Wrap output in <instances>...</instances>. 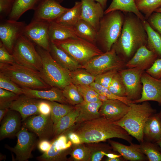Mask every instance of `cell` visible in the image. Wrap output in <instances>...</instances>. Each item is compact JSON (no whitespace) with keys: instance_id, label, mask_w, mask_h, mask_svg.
<instances>
[{"instance_id":"cell-15","label":"cell","mask_w":161,"mask_h":161,"mask_svg":"<svg viewBox=\"0 0 161 161\" xmlns=\"http://www.w3.org/2000/svg\"><path fill=\"white\" fill-rule=\"evenodd\" d=\"M51 146L47 152L36 157L40 161H62L67 160L66 156L72 150V143L65 134H61L51 142Z\"/></svg>"},{"instance_id":"cell-35","label":"cell","mask_w":161,"mask_h":161,"mask_svg":"<svg viewBox=\"0 0 161 161\" xmlns=\"http://www.w3.org/2000/svg\"><path fill=\"white\" fill-rule=\"evenodd\" d=\"M72 83L76 86L90 85L95 82V76L82 68L70 71Z\"/></svg>"},{"instance_id":"cell-40","label":"cell","mask_w":161,"mask_h":161,"mask_svg":"<svg viewBox=\"0 0 161 161\" xmlns=\"http://www.w3.org/2000/svg\"><path fill=\"white\" fill-rule=\"evenodd\" d=\"M75 145L70 154L72 159L76 161H90L91 149L82 143Z\"/></svg>"},{"instance_id":"cell-11","label":"cell","mask_w":161,"mask_h":161,"mask_svg":"<svg viewBox=\"0 0 161 161\" xmlns=\"http://www.w3.org/2000/svg\"><path fill=\"white\" fill-rule=\"evenodd\" d=\"M143 70L139 68L121 69L118 71L124 84L126 97L134 101L141 97L142 85L141 78Z\"/></svg>"},{"instance_id":"cell-36","label":"cell","mask_w":161,"mask_h":161,"mask_svg":"<svg viewBox=\"0 0 161 161\" xmlns=\"http://www.w3.org/2000/svg\"><path fill=\"white\" fill-rule=\"evenodd\" d=\"M142 152L149 161H161V152L156 143L144 140L140 144Z\"/></svg>"},{"instance_id":"cell-43","label":"cell","mask_w":161,"mask_h":161,"mask_svg":"<svg viewBox=\"0 0 161 161\" xmlns=\"http://www.w3.org/2000/svg\"><path fill=\"white\" fill-rule=\"evenodd\" d=\"M84 101L87 102L100 101L97 98L98 94L90 85L76 86Z\"/></svg>"},{"instance_id":"cell-16","label":"cell","mask_w":161,"mask_h":161,"mask_svg":"<svg viewBox=\"0 0 161 161\" xmlns=\"http://www.w3.org/2000/svg\"><path fill=\"white\" fill-rule=\"evenodd\" d=\"M141 81L142 85L141 96L139 99L134 101V102L138 103L153 101L161 105V79H157L144 72Z\"/></svg>"},{"instance_id":"cell-6","label":"cell","mask_w":161,"mask_h":161,"mask_svg":"<svg viewBox=\"0 0 161 161\" xmlns=\"http://www.w3.org/2000/svg\"><path fill=\"white\" fill-rule=\"evenodd\" d=\"M124 17V12L117 10L104 14L101 19L97 32L96 43H100L105 52L112 49L119 37Z\"/></svg>"},{"instance_id":"cell-31","label":"cell","mask_w":161,"mask_h":161,"mask_svg":"<svg viewBox=\"0 0 161 161\" xmlns=\"http://www.w3.org/2000/svg\"><path fill=\"white\" fill-rule=\"evenodd\" d=\"M82 3L76 1L73 7L63 13L54 21L65 26L73 27L80 19Z\"/></svg>"},{"instance_id":"cell-29","label":"cell","mask_w":161,"mask_h":161,"mask_svg":"<svg viewBox=\"0 0 161 161\" xmlns=\"http://www.w3.org/2000/svg\"><path fill=\"white\" fill-rule=\"evenodd\" d=\"M120 10L124 13H132L143 21L146 20L144 15L139 10L134 0H112L109 7L104 11V14L115 10Z\"/></svg>"},{"instance_id":"cell-61","label":"cell","mask_w":161,"mask_h":161,"mask_svg":"<svg viewBox=\"0 0 161 161\" xmlns=\"http://www.w3.org/2000/svg\"><path fill=\"white\" fill-rule=\"evenodd\" d=\"M157 115H158V116L159 117V118L161 122V110H160V112H159L158 113H157Z\"/></svg>"},{"instance_id":"cell-5","label":"cell","mask_w":161,"mask_h":161,"mask_svg":"<svg viewBox=\"0 0 161 161\" xmlns=\"http://www.w3.org/2000/svg\"><path fill=\"white\" fill-rule=\"evenodd\" d=\"M0 72L21 88L45 90L50 87L42 78L39 72L16 62L0 63Z\"/></svg>"},{"instance_id":"cell-34","label":"cell","mask_w":161,"mask_h":161,"mask_svg":"<svg viewBox=\"0 0 161 161\" xmlns=\"http://www.w3.org/2000/svg\"><path fill=\"white\" fill-rule=\"evenodd\" d=\"M73 28L78 37L96 44L97 32L89 23L80 19Z\"/></svg>"},{"instance_id":"cell-20","label":"cell","mask_w":161,"mask_h":161,"mask_svg":"<svg viewBox=\"0 0 161 161\" xmlns=\"http://www.w3.org/2000/svg\"><path fill=\"white\" fill-rule=\"evenodd\" d=\"M129 109V106L121 101L108 99L103 102L99 112L101 117L115 122L122 118Z\"/></svg>"},{"instance_id":"cell-7","label":"cell","mask_w":161,"mask_h":161,"mask_svg":"<svg viewBox=\"0 0 161 161\" xmlns=\"http://www.w3.org/2000/svg\"><path fill=\"white\" fill-rule=\"evenodd\" d=\"M81 65L103 53L96 45L79 37L51 41Z\"/></svg>"},{"instance_id":"cell-53","label":"cell","mask_w":161,"mask_h":161,"mask_svg":"<svg viewBox=\"0 0 161 161\" xmlns=\"http://www.w3.org/2000/svg\"><path fill=\"white\" fill-rule=\"evenodd\" d=\"M69 140L74 145L81 144L80 137L75 132H70L67 135Z\"/></svg>"},{"instance_id":"cell-22","label":"cell","mask_w":161,"mask_h":161,"mask_svg":"<svg viewBox=\"0 0 161 161\" xmlns=\"http://www.w3.org/2000/svg\"><path fill=\"white\" fill-rule=\"evenodd\" d=\"M158 58L157 55L146 45L140 47L126 64L128 68H139L144 70L149 68Z\"/></svg>"},{"instance_id":"cell-2","label":"cell","mask_w":161,"mask_h":161,"mask_svg":"<svg viewBox=\"0 0 161 161\" xmlns=\"http://www.w3.org/2000/svg\"><path fill=\"white\" fill-rule=\"evenodd\" d=\"M80 124L74 132L80 137L81 143H97L114 138L132 143V136L125 129L103 117Z\"/></svg>"},{"instance_id":"cell-44","label":"cell","mask_w":161,"mask_h":161,"mask_svg":"<svg viewBox=\"0 0 161 161\" xmlns=\"http://www.w3.org/2000/svg\"><path fill=\"white\" fill-rule=\"evenodd\" d=\"M0 88L12 92L18 95L23 94L22 88L0 72Z\"/></svg>"},{"instance_id":"cell-41","label":"cell","mask_w":161,"mask_h":161,"mask_svg":"<svg viewBox=\"0 0 161 161\" xmlns=\"http://www.w3.org/2000/svg\"><path fill=\"white\" fill-rule=\"evenodd\" d=\"M108 89L112 94L116 96L126 97L125 87L118 71L114 76Z\"/></svg>"},{"instance_id":"cell-33","label":"cell","mask_w":161,"mask_h":161,"mask_svg":"<svg viewBox=\"0 0 161 161\" xmlns=\"http://www.w3.org/2000/svg\"><path fill=\"white\" fill-rule=\"evenodd\" d=\"M143 23L147 35V47L154 52L158 58H161V35L151 27L146 20Z\"/></svg>"},{"instance_id":"cell-8","label":"cell","mask_w":161,"mask_h":161,"mask_svg":"<svg viewBox=\"0 0 161 161\" xmlns=\"http://www.w3.org/2000/svg\"><path fill=\"white\" fill-rule=\"evenodd\" d=\"M12 54L16 63L39 72L42 66V60L33 42L21 35L16 41Z\"/></svg>"},{"instance_id":"cell-26","label":"cell","mask_w":161,"mask_h":161,"mask_svg":"<svg viewBox=\"0 0 161 161\" xmlns=\"http://www.w3.org/2000/svg\"><path fill=\"white\" fill-rule=\"evenodd\" d=\"M49 51L53 59L59 64L69 71L80 68L81 65L51 41Z\"/></svg>"},{"instance_id":"cell-57","label":"cell","mask_w":161,"mask_h":161,"mask_svg":"<svg viewBox=\"0 0 161 161\" xmlns=\"http://www.w3.org/2000/svg\"><path fill=\"white\" fill-rule=\"evenodd\" d=\"M99 3L104 9L106 8L108 0H93Z\"/></svg>"},{"instance_id":"cell-14","label":"cell","mask_w":161,"mask_h":161,"mask_svg":"<svg viewBox=\"0 0 161 161\" xmlns=\"http://www.w3.org/2000/svg\"><path fill=\"white\" fill-rule=\"evenodd\" d=\"M22 122V126L34 133L39 140H49L53 135V123L51 115H33Z\"/></svg>"},{"instance_id":"cell-3","label":"cell","mask_w":161,"mask_h":161,"mask_svg":"<svg viewBox=\"0 0 161 161\" xmlns=\"http://www.w3.org/2000/svg\"><path fill=\"white\" fill-rule=\"evenodd\" d=\"M129 106V110L126 115L120 120L113 122L140 143L144 140L143 130L145 123L156 111L148 101L141 104L132 102Z\"/></svg>"},{"instance_id":"cell-62","label":"cell","mask_w":161,"mask_h":161,"mask_svg":"<svg viewBox=\"0 0 161 161\" xmlns=\"http://www.w3.org/2000/svg\"><path fill=\"white\" fill-rule=\"evenodd\" d=\"M155 12H158L161 13V7L156 10Z\"/></svg>"},{"instance_id":"cell-24","label":"cell","mask_w":161,"mask_h":161,"mask_svg":"<svg viewBox=\"0 0 161 161\" xmlns=\"http://www.w3.org/2000/svg\"><path fill=\"white\" fill-rule=\"evenodd\" d=\"M109 143L114 151L118 152L124 159L130 161H144L147 159L142 152L140 145L131 143L128 146L110 140Z\"/></svg>"},{"instance_id":"cell-54","label":"cell","mask_w":161,"mask_h":161,"mask_svg":"<svg viewBox=\"0 0 161 161\" xmlns=\"http://www.w3.org/2000/svg\"><path fill=\"white\" fill-rule=\"evenodd\" d=\"M104 150H98L92 151L90 157V161H100L104 155L103 153V151Z\"/></svg>"},{"instance_id":"cell-39","label":"cell","mask_w":161,"mask_h":161,"mask_svg":"<svg viewBox=\"0 0 161 161\" xmlns=\"http://www.w3.org/2000/svg\"><path fill=\"white\" fill-rule=\"evenodd\" d=\"M62 91L64 96L69 104L75 106L84 101L77 86L72 83L66 86Z\"/></svg>"},{"instance_id":"cell-48","label":"cell","mask_w":161,"mask_h":161,"mask_svg":"<svg viewBox=\"0 0 161 161\" xmlns=\"http://www.w3.org/2000/svg\"><path fill=\"white\" fill-rule=\"evenodd\" d=\"M146 20L151 27L161 35V13L154 12Z\"/></svg>"},{"instance_id":"cell-17","label":"cell","mask_w":161,"mask_h":161,"mask_svg":"<svg viewBox=\"0 0 161 161\" xmlns=\"http://www.w3.org/2000/svg\"><path fill=\"white\" fill-rule=\"evenodd\" d=\"M69 8L63 7L56 0H43L34 10L32 19L55 21Z\"/></svg>"},{"instance_id":"cell-42","label":"cell","mask_w":161,"mask_h":161,"mask_svg":"<svg viewBox=\"0 0 161 161\" xmlns=\"http://www.w3.org/2000/svg\"><path fill=\"white\" fill-rule=\"evenodd\" d=\"M90 85L98 94H102L106 96L109 99L119 100L129 105L131 103L134 102V101L129 100L126 97H120L114 95L108 88L95 82Z\"/></svg>"},{"instance_id":"cell-46","label":"cell","mask_w":161,"mask_h":161,"mask_svg":"<svg viewBox=\"0 0 161 161\" xmlns=\"http://www.w3.org/2000/svg\"><path fill=\"white\" fill-rule=\"evenodd\" d=\"M118 71L112 70L98 75L95 76V82L108 88L114 76Z\"/></svg>"},{"instance_id":"cell-49","label":"cell","mask_w":161,"mask_h":161,"mask_svg":"<svg viewBox=\"0 0 161 161\" xmlns=\"http://www.w3.org/2000/svg\"><path fill=\"white\" fill-rule=\"evenodd\" d=\"M146 72L155 78L161 79V58H157Z\"/></svg>"},{"instance_id":"cell-19","label":"cell","mask_w":161,"mask_h":161,"mask_svg":"<svg viewBox=\"0 0 161 161\" xmlns=\"http://www.w3.org/2000/svg\"><path fill=\"white\" fill-rule=\"evenodd\" d=\"M41 100L31 97L23 94L19 95L11 103L9 109L18 112L23 122L30 116L40 114L38 106Z\"/></svg>"},{"instance_id":"cell-30","label":"cell","mask_w":161,"mask_h":161,"mask_svg":"<svg viewBox=\"0 0 161 161\" xmlns=\"http://www.w3.org/2000/svg\"><path fill=\"white\" fill-rule=\"evenodd\" d=\"M43 0H16L8 19L18 21L25 12L35 10Z\"/></svg>"},{"instance_id":"cell-23","label":"cell","mask_w":161,"mask_h":161,"mask_svg":"<svg viewBox=\"0 0 161 161\" xmlns=\"http://www.w3.org/2000/svg\"><path fill=\"white\" fill-rule=\"evenodd\" d=\"M23 94L30 97L55 101L63 104H68L64 96L62 90L52 87L49 90L35 89L27 88H22Z\"/></svg>"},{"instance_id":"cell-21","label":"cell","mask_w":161,"mask_h":161,"mask_svg":"<svg viewBox=\"0 0 161 161\" xmlns=\"http://www.w3.org/2000/svg\"><path fill=\"white\" fill-rule=\"evenodd\" d=\"M0 128V140L16 136L21 129L22 119L17 112L9 109L2 120Z\"/></svg>"},{"instance_id":"cell-55","label":"cell","mask_w":161,"mask_h":161,"mask_svg":"<svg viewBox=\"0 0 161 161\" xmlns=\"http://www.w3.org/2000/svg\"><path fill=\"white\" fill-rule=\"evenodd\" d=\"M103 153L108 158H120L122 156L120 155H118L110 153L104 151H103Z\"/></svg>"},{"instance_id":"cell-32","label":"cell","mask_w":161,"mask_h":161,"mask_svg":"<svg viewBox=\"0 0 161 161\" xmlns=\"http://www.w3.org/2000/svg\"><path fill=\"white\" fill-rule=\"evenodd\" d=\"M74 106L73 110L53 124V136L55 137L63 134L75 123L79 110L77 108Z\"/></svg>"},{"instance_id":"cell-52","label":"cell","mask_w":161,"mask_h":161,"mask_svg":"<svg viewBox=\"0 0 161 161\" xmlns=\"http://www.w3.org/2000/svg\"><path fill=\"white\" fill-rule=\"evenodd\" d=\"M52 143L47 139L39 140L38 144V147L39 150L43 153L47 152L50 149Z\"/></svg>"},{"instance_id":"cell-9","label":"cell","mask_w":161,"mask_h":161,"mask_svg":"<svg viewBox=\"0 0 161 161\" xmlns=\"http://www.w3.org/2000/svg\"><path fill=\"white\" fill-rule=\"evenodd\" d=\"M124 60L112 48L110 50L93 58L81 65L80 68L85 69L96 76L108 71H118L123 69L125 65Z\"/></svg>"},{"instance_id":"cell-27","label":"cell","mask_w":161,"mask_h":161,"mask_svg":"<svg viewBox=\"0 0 161 161\" xmlns=\"http://www.w3.org/2000/svg\"><path fill=\"white\" fill-rule=\"evenodd\" d=\"M144 140L156 143L161 138V122L155 113L146 122L143 130Z\"/></svg>"},{"instance_id":"cell-45","label":"cell","mask_w":161,"mask_h":161,"mask_svg":"<svg viewBox=\"0 0 161 161\" xmlns=\"http://www.w3.org/2000/svg\"><path fill=\"white\" fill-rule=\"evenodd\" d=\"M19 95L11 91L0 88V109H9L11 103Z\"/></svg>"},{"instance_id":"cell-37","label":"cell","mask_w":161,"mask_h":161,"mask_svg":"<svg viewBox=\"0 0 161 161\" xmlns=\"http://www.w3.org/2000/svg\"><path fill=\"white\" fill-rule=\"evenodd\" d=\"M139 10L146 20L156 10L161 7V0H134Z\"/></svg>"},{"instance_id":"cell-56","label":"cell","mask_w":161,"mask_h":161,"mask_svg":"<svg viewBox=\"0 0 161 161\" xmlns=\"http://www.w3.org/2000/svg\"><path fill=\"white\" fill-rule=\"evenodd\" d=\"M9 109H0V122H1L2 120L4 117L7 112L9 110Z\"/></svg>"},{"instance_id":"cell-10","label":"cell","mask_w":161,"mask_h":161,"mask_svg":"<svg viewBox=\"0 0 161 161\" xmlns=\"http://www.w3.org/2000/svg\"><path fill=\"white\" fill-rule=\"evenodd\" d=\"M22 126L16 134L17 143L14 147L7 145L6 148L16 155L15 160L27 161L32 157V152L37 144V136Z\"/></svg>"},{"instance_id":"cell-47","label":"cell","mask_w":161,"mask_h":161,"mask_svg":"<svg viewBox=\"0 0 161 161\" xmlns=\"http://www.w3.org/2000/svg\"><path fill=\"white\" fill-rule=\"evenodd\" d=\"M16 0H0V21L8 17L10 13Z\"/></svg>"},{"instance_id":"cell-4","label":"cell","mask_w":161,"mask_h":161,"mask_svg":"<svg viewBox=\"0 0 161 161\" xmlns=\"http://www.w3.org/2000/svg\"><path fill=\"white\" fill-rule=\"evenodd\" d=\"M36 49L41 56L42 62L39 74L48 85L62 90L72 83L70 71L59 64L49 51L38 46Z\"/></svg>"},{"instance_id":"cell-25","label":"cell","mask_w":161,"mask_h":161,"mask_svg":"<svg viewBox=\"0 0 161 161\" xmlns=\"http://www.w3.org/2000/svg\"><path fill=\"white\" fill-rule=\"evenodd\" d=\"M102 103L101 101L87 102L84 100L81 103L75 106L79 110V115L75 123L80 124L101 117L99 111Z\"/></svg>"},{"instance_id":"cell-13","label":"cell","mask_w":161,"mask_h":161,"mask_svg":"<svg viewBox=\"0 0 161 161\" xmlns=\"http://www.w3.org/2000/svg\"><path fill=\"white\" fill-rule=\"evenodd\" d=\"M49 28V21L32 19L27 25L23 35L37 46L49 51L50 41Z\"/></svg>"},{"instance_id":"cell-60","label":"cell","mask_w":161,"mask_h":161,"mask_svg":"<svg viewBox=\"0 0 161 161\" xmlns=\"http://www.w3.org/2000/svg\"><path fill=\"white\" fill-rule=\"evenodd\" d=\"M156 143L160 149L161 152V138Z\"/></svg>"},{"instance_id":"cell-59","label":"cell","mask_w":161,"mask_h":161,"mask_svg":"<svg viewBox=\"0 0 161 161\" xmlns=\"http://www.w3.org/2000/svg\"><path fill=\"white\" fill-rule=\"evenodd\" d=\"M121 160L120 158H107L106 160L107 161H121Z\"/></svg>"},{"instance_id":"cell-12","label":"cell","mask_w":161,"mask_h":161,"mask_svg":"<svg viewBox=\"0 0 161 161\" xmlns=\"http://www.w3.org/2000/svg\"><path fill=\"white\" fill-rule=\"evenodd\" d=\"M27 24L24 22L9 19L1 21L0 39L8 52L12 54L16 41L23 35Z\"/></svg>"},{"instance_id":"cell-1","label":"cell","mask_w":161,"mask_h":161,"mask_svg":"<svg viewBox=\"0 0 161 161\" xmlns=\"http://www.w3.org/2000/svg\"><path fill=\"white\" fill-rule=\"evenodd\" d=\"M124 13L120 35L112 48L124 60H129L140 47L146 45L147 37L143 21L133 13Z\"/></svg>"},{"instance_id":"cell-18","label":"cell","mask_w":161,"mask_h":161,"mask_svg":"<svg viewBox=\"0 0 161 161\" xmlns=\"http://www.w3.org/2000/svg\"><path fill=\"white\" fill-rule=\"evenodd\" d=\"M81 10L80 19L86 21L97 31L99 30L101 19L104 15V9L93 0H80Z\"/></svg>"},{"instance_id":"cell-58","label":"cell","mask_w":161,"mask_h":161,"mask_svg":"<svg viewBox=\"0 0 161 161\" xmlns=\"http://www.w3.org/2000/svg\"><path fill=\"white\" fill-rule=\"evenodd\" d=\"M97 98L102 102H103L109 99L106 96L102 94H98Z\"/></svg>"},{"instance_id":"cell-51","label":"cell","mask_w":161,"mask_h":161,"mask_svg":"<svg viewBox=\"0 0 161 161\" xmlns=\"http://www.w3.org/2000/svg\"><path fill=\"white\" fill-rule=\"evenodd\" d=\"M38 109L40 114L45 116L50 115L51 106L49 101L41 100L38 103Z\"/></svg>"},{"instance_id":"cell-50","label":"cell","mask_w":161,"mask_h":161,"mask_svg":"<svg viewBox=\"0 0 161 161\" xmlns=\"http://www.w3.org/2000/svg\"><path fill=\"white\" fill-rule=\"evenodd\" d=\"M15 62L14 57L0 41V63L11 64Z\"/></svg>"},{"instance_id":"cell-38","label":"cell","mask_w":161,"mask_h":161,"mask_svg":"<svg viewBox=\"0 0 161 161\" xmlns=\"http://www.w3.org/2000/svg\"><path fill=\"white\" fill-rule=\"evenodd\" d=\"M49 101L51 106V117L53 124L75 108V106L68 104H63L55 101Z\"/></svg>"},{"instance_id":"cell-28","label":"cell","mask_w":161,"mask_h":161,"mask_svg":"<svg viewBox=\"0 0 161 161\" xmlns=\"http://www.w3.org/2000/svg\"><path fill=\"white\" fill-rule=\"evenodd\" d=\"M49 35L50 41L78 37L73 27L62 25L54 21H49Z\"/></svg>"},{"instance_id":"cell-63","label":"cell","mask_w":161,"mask_h":161,"mask_svg":"<svg viewBox=\"0 0 161 161\" xmlns=\"http://www.w3.org/2000/svg\"><path fill=\"white\" fill-rule=\"evenodd\" d=\"M56 0L60 3L64 1V0Z\"/></svg>"}]
</instances>
